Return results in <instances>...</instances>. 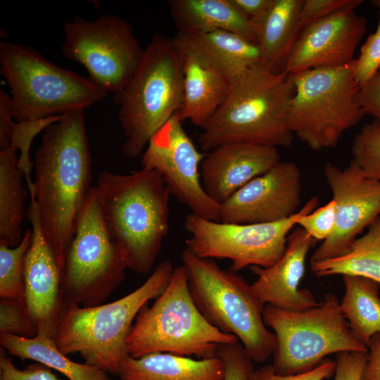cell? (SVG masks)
Returning <instances> with one entry per match:
<instances>
[{
    "instance_id": "6da1fadb",
    "label": "cell",
    "mask_w": 380,
    "mask_h": 380,
    "mask_svg": "<svg viewBox=\"0 0 380 380\" xmlns=\"http://www.w3.org/2000/svg\"><path fill=\"white\" fill-rule=\"evenodd\" d=\"M34 167L30 196L63 274L77 220L93 187L84 111L64 115L44 130Z\"/></svg>"
},
{
    "instance_id": "7a4b0ae2",
    "label": "cell",
    "mask_w": 380,
    "mask_h": 380,
    "mask_svg": "<svg viewBox=\"0 0 380 380\" xmlns=\"http://www.w3.org/2000/svg\"><path fill=\"white\" fill-rule=\"evenodd\" d=\"M107 229L128 269L148 274L169 230L170 192L156 170L101 172L94 186Z\"/></svg>"
},
{
    "instance_id": "3957f363",
    "label": "cell",
    "mask_w": 380,
    "mask_h": 380,
    "mask_svg": "<svg viewBox=\"0 0 380 380\" xmlns=\"http://www.w3.org/2000/svg\"><path fill=\"white\" fill-rule=\"evenodd\" d=\"M293 93L289 74L272 72L261 64L246 69L232 80L224 101L202 128L201 148L209 151L232 142L290 146L294 135L288 118Z\"/></svg>"
},
{
    "instance_id": "277c9868",
    "label": "cell",
    "mask_w": 380,
    "mask_h": 380,
    "mask_svg": "<svg viewBox=\"0 0 380 380\" xmlns=\"http://www.w3.org/2000/svg\"><path fill=\"white\" fill-rule=\"evenodd\" d=\"M174 267L160 262L136 290L118 300L91 307H64L54 340L65 355L79 353L84 363L118 375L127 356V338L139 311L165 289Z\"/></svg>"
},
{
    "instance_id": "5b68a950",
    "label": "cell",
    "mask_w": 380,
    "mask_h": 380,
    "mask_svg": "<svg viewBox=\"0 0 380 380\" xmlns=\"http://www.w3.org/2000/svg\"><path fill=\"white\" fill-rule=\"evenodd\" d=\"M183 55L174 38L154 34L134 75L113 94L125 136V156H141L153 134L180 110Z\"/></svg>"
},
{
    "instance_id": "8992f818",
    "label": "cell",
    "mask_w": 380,
    "mask_h": 380,
    "mask_svg": "<svg viewBox=\"0 0 380 380\" xmlns=\"http://www.w3.org/2000/svg\"><path fill=\"white\" fill-rule=\"evenodd\" d=\"M239 341L211 325L201 313L182 265L174 269L153 304L139 311L126 343L128 355L135 358L154 353L207 358L216 355L221 345Z\"/></svg>"
},
{
    "instance_id": "52a82bcc",
    "label": "cell",
    "mask_w": 380,
    "mask_h": 380,
    "mask_svg": "<svg viewBox=\"0 0 380 380\" xmlns=\"http://www.w3.org/2000/svg\"><path fill=\"white\" fill-rule=\"evenodd\" d=\"M192 298L205 319L221 331L235 336L248 357L263 362L273 354L277 339L265 325V305L251 285L213 259L198 257L185 248L182 254Z\"/></svg>"
},
{
    "instance_id": "ba28073f",
    "label": "cell",
    "mask_w": 380,
    "mask_h": 380,
    "mask_svg": "<svg viewBox=\"0 0 380 380\" xmlns=\"http://www.w3.org/2000/svg\"><path fill=\"white\" fill-rule=\"evenodd\" d=\"M1 74L11 90L13 119L29 121L84 110L107 93L89 77L64 69L37 51L0 42Z\"/></svg>"
},
{
    "instance_id": "9c48e42d",
    "label": "cell",
    "mask_w": 380,
    "mask_h": 380,
    "mask_svg": "<svg viewBox=\"0 0 380 380\" xmlns=\"http://www.w3.org/2000/svg\"><path fill=\"white\" fill-rule=\"evenodd\" d=\"M262 317L276 336L272 365L279 374L308 372L331 354L368 352L351 332L332 293H326L319 305L301 311L265 305Z\"/></svg>"
},
{
    "instance_id": "30bf717a",
    "label": "cell",
    "mask_w": 380,
    "mask_h": 380,
    "mask_svg": "<svg viewBox=\"0 0 380 380\" xmlns=\"http://www.w3.org/2000/svg\"><path fill=\"white\" fill-rule=\"evenodd\" d=\"M353 62L290 75L294 93L289 125L314 151L335 148L343 133L365 115L357 101L360 87L353 75Z\"/></svg>"
},
{
    "instance_id": "8fae6325",
    "label": "cell",
    "mask_w": 380,
    "mask_h": 380,
    "mask_svg": "<svg viewBox=\"0 0 380 380\" xmlns=\"http://www.w3.org/2000/svg\"><path fill=\"white\" fill-rule=\"evenodd\" d=\"M128 269L112 239L93 186L80 215L62 274L64 307L103 304Z\"/></svg>"
},
{
    "instance_id": "7c38bea8",
    "label": "cell",
    "mask_w": 380,
    "mask_h": 380,
    "mask_svg": "<svg viewBox=\"0 0 380 380\" xmlns=\"http://www.w3.org/2000/svg\"><path fill=\"white\" fill-rule=\"evenodd\" d=\"M318 204V198L313 196L286 219L257 224L215 222L191 213L184 222L191 234L186 248L201 258L229 259L230 270L236 273L246 267H269L284 255L288 236L298 218Z\"/></svg>"
},
{
    "instance_id": "4fadbf2b",
    "label": "cell",
    "mask_w": 380,
    "mask_h": 380,
    "mask_svg": "<svg viewBox=\"0 0 380 380\" xmlns=\"http://www.w3.org/2000/svg\"><path fill=\"white\" fill-rule=\"evenodd\" d=\"M63 33V55L82 65L88 77L107 94L124 89L144 54L132 25L116 15L91 21L77 17L64 25Z\"/></svg>"
},
{
    "instance_id": "5bb4252c",
    "label": "cell",
    "mask_w": 380,
    "mask_h": 380,
    "mask_svg": "<svg viewBox=\"0 0 380 380\" xmlns=\"http://www.w3.org/2000/svg\"><path fill=\"white\" fill-rule=\"evenodd\" d=\"M205 154L197 149L177 113L151 138L141 154L143 169L156 170L170 194L205 219L220 222L222 205L205 191L199 167Z\"/></svg>"
},
{
    "instance_id": "9a60e30c",
    "label": "cell",
    "mask_w": 380,
    "mask_h": 380,
    "mask_svg": "<svg viewBox=\"0 0 380 380\" xmlns=\"http://www.w3.org/2000/svg\"><path fill=\"white\" fill-rule=\"evenodd\" d=\"M323 173L336 203L335 225L311 255L310 264L347 253L380 215V181L367 177L353 160L343 168L328 162Z\"/></svg>"
},
{
    "instance_id": "2e32d148",
    "label": "cell",
    "mask_w": 380,
    "mask_h": 380,
    "mask_svg": "<svg viewBox=\"0 0 380 380\" xmlns=\"http://www.w3.org/2000/svg\"><path fill=\"white\" fill-rule=\"evenodd\" d=\"M301 190L298 165L280 160L221 205L220 222L257 224L286 219L299 210Z\"/></svg>"
},
{
    "instance_id": "e0dca14e",
    "label": "cell",
    "mask_w": 380,
    "mask_h": 380,
    "mask_svg": "<svg viewBox=\"0 0 380 380\" xmlns=\"http://www.w3.org/2000/svg\"><path fill=\"white\" fill-rule=\"evenodd\" d=\"M346 7L303 27L286 61L284 72L337 68L351 63L367 30L366 19Z\"/></svg>"
},
{
    "instance_id": "ac0fdd59",
    "label": "cell",
    "mask_w": 380,
    "mask_h": 380,
    "mask_svg": "<svg viewBox=\"0 0 380 380\" xmlns=\"http://www.w3.org/2000/svg\"><path fill=\"white\" fill-rule=\"evenodd\" d=\"M26 216L32 238L24 261L25 300L37 334L54 339L64 308L62 274L42 231L34 198Z\"/></svg>"
},
{
    "instance_id": "d6986e66",
    "label": "cell",
    "mask_w": 380,
    "mask_h": 380,
    "mask_svg": "<svg viewBox=\"0 0 380 380\" xmlns=\"http://www.w3.org/2000/svg\"><path fill=\"white\" fill-rule=\"evenodd\" d=\"M281 160L278 148L232 142L208 151L201 164V177L208 195L222 205L254 178Z\"/></svg>"
},
{
    "instance_id": "ffe728a7",
    "label": "cell",
    "mask_w": 380,
    "mask_h": 380,
    "mask_svg": "<svg viewBox=\"0 0 380 380\" xmlns=\"http://www.w3.org/2000/svg\"><path fill=\"white\" fill-rule=\"evenodd\" d=\"M316 240L300 227L288 236L282 257L269 267H250L257 276L251 287L262 304L291 311L305 310L319 305L310 290L299 289L305 274L307 255Z\"/></svg>"
},
{
    "instance_id": "44dd1931",
    "label": "cell",
    "mask_w": 380,
    "mask_h": 380,
    "mask_svg": "<svg viewBox=\"0 0 380 380\" xmlns=\"http://www.w3.org/2000/svg\"><path fill=\"white\" fill-rule=\"evenodd\" d=\"M178 46L183 55L184 80L177 115L182 122L188 120L202 129L224 101L233 80L205 58Z\"/></svg>"
},
{
    "instance_id": "7402d4cb",
    "label": "cell",
    "mask_w": 380,
    "mask_h": 380,
    "mask_svg": "<svg viewBox=\"0 0 380 380\" xmlns=\"http://www.w3.org/2000/svg\"><path fill=\"white\" fill-rule=\"evenodd\" d=\"M120 380H224V365L217 355L200 360L154 353L122 362Z\"/></svg>"
},
{
    "instance_id": "603a6c76",
    "label": "cell",
    "mask_w": 380,
    "mask_h": 380,
    "mask_svg": "<svg viewBox=\"0 0 380 380\" xmlns=\"http://www.w3.org/2000/svg\"><path fill=\"white\" fill-rule=\"evenodd\" d=\"M303 0H274L267 12L253 21L260 64L275 73L284 68L302 30L300 12Z\"/></svg>"
},
{
    "instance_id": "cb8c5ba5",
    "label": "cell",
    "mask_w": 380,
    "mask_h": 380,
    "mask_svg": "<svg viewBox=\"0 0 380 380\" xmlns=\"http://www.w3.org/2000/svg\"><path fill=\"white\" fill-rule=\"evenodd\" d=\"M174 39L178 45L205 58L232 80L260 64L258 44L229 31L177 32Z\"/></svg>"
},
{
    "instance_id": "d4e9b609",
    "label": "cell",
    "mask_w": 380,
    "mask_h": 380,
    "mask_svg": "<svg viewBox=\"0 0 380 380\" xmlns=\"http://www.w3.org/2000/svg\"><path fill=\"white\" fill-rule=\"evenodd\" d=\"M168 4L177 32L225 30L257 44L255 25L229 0H171Z\"/></svg>"
},
{
    "instance_id": "484cf974",
    "label": "cell",
    "mask_w": 380,
    "mask_h": 380,
    "mask_svg": "<svg viewBox=\"0 0 380 380\" xmlns=\"http://www.w3.org/2000/svg\"><path fill=\"white\" fill-rule=\"evenodd\" d=\"M0 345L6 353L21 360H31L53 369L69 380H111L108 372L86 363L69 359L56 341L44 334L24 338L0 333Z\"/></svg>"
},
{
    "instance_id": "4316f807",
    "label": "cell",
    "mask_w": 380,
    "mask_h": 380,
    "mask_svg": "<svg viewBox=\"0 0 380 380\" xmlns=\"http://www.w3.org/2000/svg\"><path fill=\"white\" fill-rule=\"evenodd\" d=\"M345 294L340 303L354 336L367 348L380 334V284L373 279L343 275Z\"/></svg>"
},
{
    "instance_id": "83f0119b",
    "label": "cell",
    "mask_w": 380,
    "mask_h": 380,
    "mask_svg": "<svg viewBox=\"0 0 380 380\" xmlns=\"http://www.w3.org/2000/svg\"><path fill=\"white\" fill-rule=\"evenodd\" d=\"M17 150H0V243L15 247L21 241L27 196Z\"/></svg>"
},
{
    "instance_id": "f1b7e54d",
    "label": "cell",
    "mask_w": 380,
    "mask_h": 380,
    "mask_svg": "<svg viewBox=\"0 0 380 380\" xmlns=\"http://www.w3.org/2000/svg\"><path fill=\"white\" fill-rule=\"evenodd\" d=\"M310 268L318 277L354 275L380 284V217L371 223L364 235L355 239L347 253L312 263Z\"/></svg>"
},
{
    "instance_id": "f546056e",
    "label": "cell",
    "mask_w": 380,
    "mask_h": 380,
    "mask_svg": "<svg viewBox=\"0 0 380 380\" xmlns=\"http://www.w3.org/2000/svg\"><path fill=\"white\" fill-rule=\"evenodd\" d=\"M63 115L14 122L11 96L4 89H0V150L9 147L20 150L18 167L25 176L30 195L34 193V184L30 177L34 167L30 154L32 142L37 134Z\"/></svg>"
},
{
    "instance_id": "4dcf8cb0",
    "label": "cell",
    "mask_w": 380,
    "mask_h": 380,
    "mask_svg": "<svg viewBox=\"0 0 380 380\" xmlns=\"http://www.w3.org/2000/svg\"><path fill=\"white\" fill-rule=\"evenodd\" d=\"M32 238L30 228L18 246L0 243V298H25L24 261Z\"/></svg>"
},
{
    "instance_id": "1f68e13d",
    "label": "cell",
    "mask_w": 380,
    "mask_h": 380,
    "mask_svg": "<svg viewBox=\"0 0 380 380\" xmlns=\"http://www.w3.org/2000/svg\"><path fill=\"white\" fill-rule=\"evenodd\" d=\"M353 159L368 177L380 181V122L365 124L353 138Z\"/></svg>"
},
{
    "instance_id": "d6a6232c",
    "label": "cell",
    "mask_w": 380,
    "mask_h": 380,
    "mask_svg": "<svg viewBox=\"0 0 380 380\" xmlns=\"http://www.w3.org/2000/svg\"><path fill=\"white\" fill-rule=\"evenodd\" d=\"M0 333L24 338H32L37 335L36 325L25 298H0Z\"/></svg>"
},
{
    "instance_id": "836d02e7",
    "label": "cell",
    "mask_w": 380,
    "mask_h": 380,
    "mask_svg": "<svg viewBox=\"0 0 380 380\" xmlns=\"http://www.w3.org/2000/svg\"><path fill=\"white\" fill-rule=\"evenodd\" d=\"M380 69V34H369L353 62V75L359 85L367 84Z\"/></svg>"
},
{
    "instance_id": "e575fe53",
    "label": "cell",
    "mask_w": 380,
    "mask_h": 380,
    "mask_svg": "<svg viewBox=\"0 0 380 380\" xmlns=\"http://www.w3.org/2000/svg\"><path fill=\"white\" fill-rule=\"evenodd\" d=\"M335 220L336 203L331 199L313 211L302 215L297 221V225L316 241H323L331 234Z\"/></svg>"
},
{
    "instance_id": "d590c367",
    "label": "cell",
    "mask_w": 380,
    "mask_h": 380,
    "mask_svg": "<svg viewBox=\"0 0 380 380\" xmlns=\"http://www.w3.org/2000/svg\"><path fill=\"white\" fill-rule=\"evenodd\" d=\"M217 355L224 362V380H251L254 369L253 361L248 357L239 341L221 345Z\"/></svg>"
},
{
    "instance_id": "8d00e7d4",
    "label": "cell",
    "mask_w": 380,
    "mask_h": 380,
    "mask_svg": "<svg viewBox=\"0 0 380 380\" xmlns=\"http://www.w3.org/2000/svg\"><path fill=\"white\" fill-rule=\"evenodd\" d=\"M0 380H61L51 372V369L40 364L29 365L23 369H18L11 357L1 347Z\"/></svg>"
},
{
    "instance_id": "74e56055",
    "label": "cell",
    "mask_w": 380,
    "mask_h": 380,
    "mask_svg": "<svg viewBox=\"0 0 380 380\" xmlns=\"http://www.w3.org/2000/svg\"><path fill=\"white\" fill-rule=\"evenodd\" d=\"M336 362L324 360L314 369L299 374L281 375L275 372L272 365L253 369L251 380H324L335 372Z\"/></svg>"
},
{
    "instance_id": "f35d334b",
    "label": "cell",
    "mask_w": 380,
    "mask_h": 380,
    "mask_svg": "<svg viewBox=\"0 0 380 380\" xmlns=\"http://www.w3.org/2000/svg\"><path fill=\"white\" fill-rule=\"evenodd\" d=\"M362 0H303L300 20L302 29L305 25L346 7L357 8Z\"/></svg>"
},
{
    "instance_id": "ab89813d",
    "label": "cell",
    "mask_w": 380,
    "mask_h": 380,
    "mask_svg": "<svg viewBox=\"0 0 380 380\" xmlns=\"http://www.w3.org/2000/svg\"><path fill=\"white\" fill-rule=\"evenodd\" d=\"M368 352H342L336 355L334 380H361Z\"/></svg>"
},
{
    "instance_id": "60d3db41",
    "label": "cell",
    "mask_w": 380,
    "mask_h": 380,
    "mask_svg": "<svg viewBox=\"0 0 380 380\" xmlns=\"http://www.w3.org/2000/svg\"><path fill=\"white\" fill-rule=\"evenodd\" d=\"M357 101L365 115L380 122V69L367 84L360 87Z\"/></svg>"
},
{
    "instance_id": "b9f144b4",
    "label": "cell",
    "mask_w": 380,
    "mask_h": 380,
    "mask_svg": "<svg viewBox=\"0 0 380 380\" xmlns=\"http://www.w3.org/2000/svg\"><path fill=\"white\" fill-rule=\"evenodd\" d=\"M361 380H380V334L373 336Z\"/></svg>"
},
{
    "instance_id": "7bdbcfd3",
    "label": "cell",
    "mask_w": 380,
    "mask_h": 380,
    "mask_svg": "<svg viewBox=\"0 0 380 380\" xmlns=\"http://www.w3.org/2000/svg\"><path fill=\"white\" fill-rule=\"evenodd\" d=\"M234 6L252 22L261 18L274 0H229Z\"/></svg>"
}]
</instances>
